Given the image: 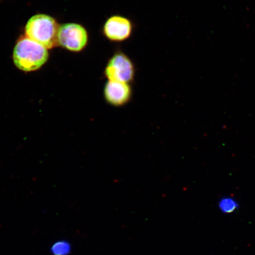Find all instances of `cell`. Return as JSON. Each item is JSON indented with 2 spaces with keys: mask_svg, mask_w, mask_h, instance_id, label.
<instances>
[{
  "mask_svg": "<svg viewBox=\"0 0 255 255\" xmlns=\"http://www.w3.org/2000/svg\"><path fill=\"white\" fill-rule=\"evenodd\" d=\"M49 58L46 47L28 37L22 38L15 46L13 60L21 71H36L44 65Z\"/></svg>",
  "mask_w": 255,
  "mask_h": 255,
  "instance_id": "6da1fadb",
  "label": "cell"
},
{
  "mask_svg": "<svg viewBox=\"0 0 255 255\" xmlns=\"http://www.w3.org/2000/svg\"><path fill=\"white\" fill-rule=\"evenodd\" d=\"M59 27L53 17L45 14L33 16L25 25V34L46 49H52L57 43Z\"/></svg>",
  "mask_w": 255,
  "mask_h": 255,
  "instance_id": "7a4b0ae2",
  "label": "cell"
},
{
  "mask_svg": "<svg viewBox=\"0 0 255 255\" xmlns=\"http://www.w3.org/2000/svg\"><path fill=\"white\" fill-rule=\"evenodd\" d=\"M57 43L70 52H81L88 46V32L80 24H64L59 28Z\"/></svg>",
  "mask_w": 255,
  "mask_h": 255,
  "instance_id": "3957f363",
  "label": "cell"
},
{
  "mask_svg": "<svg viewBox=\"0 0 255 255\" xmlns=\"http://www.w3.org/2000/svg\"><path fill=\"white\" fill-rule=\"evenodd\" d=\"M104 75L108 81L129 84L135 78V65L126 53L117 52L110 57L105 66Z\"/></svg>",
  "mask_w": 255,
  "mask_h": 255,
  "instance_id": "277c9868",
  "label": "cell"
},
{
  "mask_svg": "<svg viewBox=\"0 0 255 255\" xmlns=\"http://www.w3.org/2000/svg\"><path fill=\"white\" fill-rule=\"evenodd\" d=\"M132 21L124 16L114 15L105 21L103 33L105 38L114 42H123L131 36Z\"/></svg>",
  "mask_w": 255,
  "mask_h": 255,
  "instance_id": "5b68a950",
  "label": "cell"
},
{
  "mask_svg": "<svg viewBox=\"0 0 255 255\" xmlns=\"http://www.w3.org/2000/svg\"><path fill=\"white\" fill-rule=\"evenodd\" d=\"M132 88L128 83L108 81L104 88V97L108 104L121 107L131 100Z\"/></svg>",
  "mask_w": 255,
  "mask_h": 255,
  "instance_id": "8992f818",
  "label": "cell"
},
{
  "mask_svg": "<svg viewBox=\"0 0 255 255\" xmlns=\"http://www.w3.org/2000/svg\"><path fill=\"white\" fill-rule=\"evenodd\" d=\"M219 209L225 214H231L239 209V205L237 200L232 197H223L219 201Z\"/></svg>",
  "mask_w": 255,
  "mask_h": 255,
  "instance_id": "52a82bcc",
  "label": "cell"
},
{
  "mask_svg": "<svg viewBox=\"0 0 255 255\" xmlns=\"http://www.w3.org/2000/svg\"><path fill=\"white\" fill-rule=\"evenodd\" d=\"M71 251V245L66 241H57L50 248V253L53 255H68Z\"/></svg>",
  "mask_w": 255,
  "mask_h": 255,
  "instance_id": "ba28073f",
  "label": "cell"
}]
</instances>
